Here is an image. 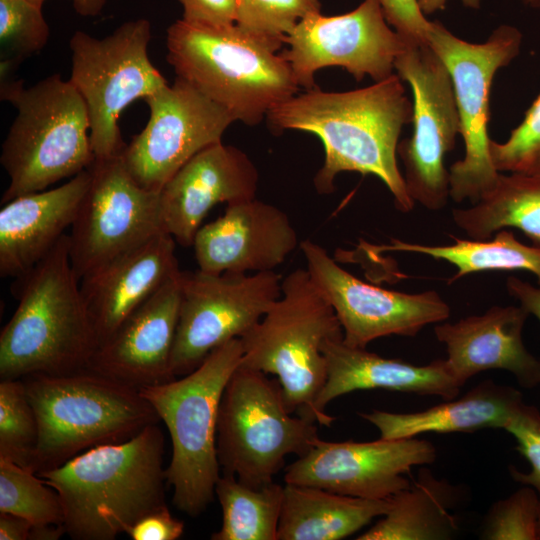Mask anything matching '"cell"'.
<instances>
[{
    "instance_id": "cell-10",
    "label": "cell",
    "mask_w": 540,
    "mask_h": 540,
    "mask_svg": "<svg viewBox=\"0 0 540 540\" xmlns=\"http://www.w3.org/2000/svg\"><path fill=\"white\" fill-rule=\"evenodd\" d=\"M522 38L516 27L501 25L484 43H470L432 21L428 44L449 71L465 143L463 159L449 169L450 197L455 202L476 203L498 180L500 172L489 151L490 89L496 72L520 53Z\"/></svg>"
},
{
    "instance_id": "cell-28",
    "label": "cell",
    "mask_w": 540,
    "mask_h": 540,
    "mask_svg": "<svg viewBox=\"0 0 540 540\" xmlns=\"http://www.w3.org/2000/svg\"><path fill=\"white\" fill-rule=\"evenodd\" d=\"M390 507L358 540H441L458 530L451 514L455 489L422 469L414 484L389 498Z\"/></svg>"
},
{
    "instance_id": "cell-27",
    "label": "cell",
    "mask_w": 540,
    "mask_h": 540,
    "mask_svg": "<svg viewBox=\"0 0 540 540\" xmlns=\"http://www.w3.org/2000/svg\"><path fill=\"white\" fill-rule=\"evenodd\" d=\"M389 507V498L365 499L285 483L277 540H340L383 516Z\"/></svg>"
},
{
    "instance_id": "cell-45",
    "label": "cell",
    "mask_w": 540,
    "mask_h": 540,
    "mask_svg": "<svg viewBox=\"0 0 540 540\" xmlns=\"http://www.w3.org/2000/svg\"><path fill=\"white\" fill-rule=\"evenodd\" d=\"M31 2L43 5L45 0H30ZM74 9L77 13L83 16H95L98 15L107 0H72Z\"/></svg>"
},
{
    "instance_id": "cell-44",
    "label": "cell",
    "mask_w": 540,
    "mask_h": 540,
    "mask_svg": "<svg viewBox=\"0 0 540 540\" xmlns=\"http://www.w3.org/2000/svg\"><path fill=\"white\" fill-rule=\"evenodd\" d=\"M63 534H66L63 525H33L29 540H57L61 538Z\"/></svg>"
},
{
    "instance_id": "cell-8",
    "label": "cell",
    "mask_w": 540,
    "mask_h": 540,
    "mask_svg": "<svg viewBox=\"0 0 540 540\" xmlns=\"http://www.w3.org/2000/svg\"><path fill=\"white\" fill-rule=\"evenodd\" d=\"M336 337L343 330L333 307L299 268L282 279L279 299L240 337V365L276 376L290 413L327 426L315 401L327 376L321 346Z\"/></svg>"
},
{
    "instance_id": "cell-46",
    "label": "cell",
    "mask_w": 540,
    "mask_h": 540,
    "mask_svg": "<svg viewBox=\"0 0 540 540\" xmlns=\"http://www.w3.org/2000/svg\"><path fill=\"white\" fill-rule=\"evenodd\" d=\"M448 0H418L419 7L423 14H432L436 11L444 10ZM482 0H461L464 6L479 9Z\"/></svg>"
},
{
    "instance_id": "cell-15",
    "label": "cell",
    "mask_w": 540,
    "mask_h": 540,
    "mask_svg": "<svg viewBox=\"0 0 540 540\" xmlns=\"http://www.w3.org/2000/svg\"><path fill=\"white\" fill-rule=\"evenodd\" d=\"M280 52L299 87H316L317 71L330 66L347 70L357 81L375 82L393 74L405 40L389 26L378 0H363L354 10L336 16L313 13L285 37Z\"/></svg>"
},
{
    "instance_id": "cell-7",
    "label": "cell",
    "mask_w": 540,
    "mask_h": 540,
    "mask_svg": "<svg viewBox=\"0 0 540 540\" xmlns=\"http://www.w3.org/2000/svg\"><path fill=\"white\" fill-rule=\"evenodd\" d=\"M242 355L241 339L235 338L180 379L139 389L168 430L167 484L173 488L174 506L190 517L202 514L215 497L222 474L216 445L219 406Z\"/></svg>"
},
{
    "instance_id": "cell-22",
    "label": "cell",
    "mask_w": 540,
    "mask_h": 540,
    "mask_svg": "<svg viewBox=\"0 0 540 540\" xmlns=\"http://www.w3.org/2000/svg\"><path fill=\"white\" fill-rule=\"evenodd\" d=\"M175 243L169 234L160 233L80 280L97 347L165 282L181 271L175 255Z\"/></svg>"
},
{
    "instance_id": "cell-4",
    "label": "cell",
    "mask_w": 540,
    "mask_h": 540,
    "mask_svg": "<svg viewBox=\"0 0 540 540\" xmlns=\"http://www.w3.org/2000/svg\"><path fill=\"white\" fill-rule=\"evenodd\" d=\"M166 44L178 78L249 126L300 88L280 53L236 24L213 27L180 19L168 28Z\"/></svg>"
},
{
    "instance_id": "cell-9",
    "label": "cell",
    "mask_w": 540,
    "mask_h": 540,
    "mask_svg": "<svg viewBox=\"0 0 540 540\" xmlns=\"http://www.w3.org/2000/svg\"><path fill=\"white\" fill-rule=\"evenodd\" d=\"M317 423L290 413L278 380L239 365L219 406L217 455L221 472L259 487L273 482L288 455H305L319 438Z\"/></svg>"
},
{
    "instance_id": "cell-33",
    "label": "cell",
    "mask_w": 540,
    "mask_h": 540,
    "mask_svg": "<svg viewBox=\"0 0 540 540\" xmlns=\"http://www.w3.org/2000/svg\"><path fill=\"white\" fill-rule=\"evenodd\" d=\"M38 422L22 379L0 381V459L32 470Z\"/></svg>"
},
{
    "instance_id": "cell-2",
    "label": "cell",
    "mask_w": 540,
    "mask_h": 540,
    "mask_svg": "<svg viewBox=\"0 0 540 540\" xmlns=\"http://www.w3.org/2000/svg\"><path fill=\"white\" fill-rule=\"evenodd\" d=\"M165 438L158 423L132 438L98 445L37 475L60 498L73 540H114L166 507Z\"/></svg>"
},
{
    "instance_id": "cell-29",
    "label": "cell",
    "mask_w": 540,
    "mask_h": 540,
    "mask_svg": "<svg viewBox=\"0 0 540 540\" xmlns=\"http://www.w3.org/2000/svg\"><path fill=\"white\" fill-rule=\"evenodd\" d=\"M452 217L470 239L487 240L511 227L540 246V176L500 173L491 191L469 208L453 209Z\"/></svg>"
},
{
    "instance_id": "cell-24",
    "label": "cell",
    "mask_w": 540,
    "mask_h": 540,
    "mask_svg": "<svg viewBox=\"0 0 540 540\" xmlns=\"http://www.w3.org/2000/svg\"><path fill=\"white\" fill-rule=\"evenodd\" d=\"M86 169L61 186L16 197L0 210V276L18 278L72 226L90 184Z\"/></svg>"
},
{
    "instance_id": "cell-36",
    "label": "cell",
    "mask_w": 540,
    "mask_h": 540,
    "mask_svg": "<svg viewBox=\"0 0 540 540\" xmlns=\"http://www.w3.org/2000/svg\"><path fill=\"white\" fill-rule=\"evenodd\" d=\"M540 496L526 485L490 509L482 532L488 540H538Z\"/></svg>"
},
{
    "instance_id": "cell-11",
    "label": "cell",
    "mask_w": 540,
    "mask_h": 540,
    "mask_svg": "<svg viewBox=\"0 0 540 540\" xmlns=\"http://www.w3.org/2000/svg\"><path fill=\"white\" fill-rule=\"evenodd\" d=\"M150 38V22L141 18L125 22L102 39L82 31L70 39L69 80L86 104L95 158L122 154L126 144L118 126L121 112L168 84L149 59Z\"/></svg>"
},
{
    "instance_id": "cell-40",
    "label": "cell",
    "mask_w": 540,
    "mask_h": 540,
    "mask_svg": "<svg viewBox=\"0 0 540 540\" xmlns=\"http://www.w3.org/2000/svg\"><path fill=\"white\" fill-rule=\"evenodd\" d=\"M183 20L200 25L222 27L236 22L237 0H179Z\"/></svg>"
},
{
    "instance_id": "cell-6",
    "label": "cell",
    "mask_w": 540,
    "mask_h": 540,
    "mask_svg": "<svg viewBox=\"0 0 540 540\" xmlns=\"http://www.w3.org/2000/svg\"><path fill=\"white\" fill-rule=\"evenodd\" d=\"M1 99L17 110L0 156L9 177L1 204L46 190L93 163L88 110L70 80L50 75L29 88L2 82Z\"/></svg>"
},
{
    "instance_id": "cell-48",
    "label": "cell",
    "mask_w": 540,
    "mask_h": 540,
    "mask_svg": "<svg viewBox=\"0 0 540 540\" xmlns=\"http://www.w3.org/2000/svg\"><path fill=\"white\" fill-rule=\"evenodd\" d=\"M538 533H539V539H540V513H539V530H538Z\"/></svg>"
},
{
    "instance_id": "cell-20",
    "label": "cell",
    "mask_w": 540,
    "mask_h": 540,
    "mask_svg": "<svg viewBox=\"0 0 540 540\" xmlns=\"http://www.w3.org/2000/svg\"><path fill=\"white\" fill-rule=\"evenodd\" d=\"M298 245L287 214L252 198L227 204L223 215L197 231L198 270L221 274L274 271Z\"/></svg>"
},
{
    "instance_id": "cell-32",
    "label": "cell",
    "mask_w": 540,
    "mask_h": 540,
    "mask_svg": "<svg viewBox=\"0 0 540 540\" xmlns=\"http://www.w3.org/2000/svg\"><path fill=\"white\" fill-rule=\"evenodd\" d=\"M0 513L20 516L33 525L64 523L57 491L35 472L5 459H0Z\"/></svg>"
},
{
    "instance_id": "cell-37",
    "label": "cell",
    "mask_w": 540,
    "mask_h": 540,
    "mask_svg": "<svg viewBox=\"0 0 540 540\" xmlns=\"http://www.w3.org/2000/svg\"><path fill=\"white\" fill-rule=\"evenodd\" d=\"M489 151L498 172L540 176V94L505 142L490 140Z\"/></svg>"
},
{
    "instance_id": "cell-26",
    "label": "cell",
    "mask_w": 540,
    "mask_h": 540,
    "mask_svg": "<svg viewBox=\"0 0 540 540\" xmlns=\"http://www.w3.org/2000/svg\"><path fill=\"white\" fill-rule=\"evenodd\" d=\"M521 393L513 387L486 380L460 399L413 413L373 410L359 413L380 432V438H413L423 433H472L485 428H502L522 403Z\"/></svg>"
},
{
    "instance_id": "cell-18",
    "label": "cell",
    "mask_w": 540,
    "mask_h": 540,
    "mask_svg": "<svg viewBox=\"0 0 540 540\" xmlns=\"http://www.w3.org/2000/svg\"><path fill=\"white\" fill-rule=\"evenodd\" d=\"M432 443L413 438L331 442L318 438L285 468L286 484L318 487L365 499H388L411 483L412 467L431 464Z\"/></svg>"
},
{
    "instance_id": "cell-34",
    "label": "cell",
    "mask_w": 540,
    "mask_h": 540,
    "mask_svg": "<svg viewBox=\"0 0 540 540\" xmlns=\"http://www.w3.org/2000/svg\"><path fill=\"white\" fill-rule=\"evenodd\" d=\"M49 27L42 6L30 0H0L1 77L47 43Z\"/></svg>"
},
{
    "instance_id": "cell-31",
    "label": "cell",
    "mask_w": 540,
    "mask_h": 540,
    "mask_svg": "<svg viewBox=\"0 0 540 540\" xmlns=\"http://www.w3.org/2000/svg\"><path fill=\"white\" fill-rule=\"evenodd\" d=\"M222 525L212 540H277L284 486L274 481L259 487L222 473L215 487Z\"/></svg>"
},
{
    "instance_id": "cell-23",
    "label": "cell",
    "mask_w": 540,
    "mask_h": 540,
    "mask_svg": "<svg viewBox=\"0 0 540 540\" xmlns=\"http://www.w3.org/2000/svg\"><path fill=\"white\" fill-rule=\"evenodd\" d=\"M529 313L520 306H493L482 315L434 328L446 347L445 362L462 387L477 373L501 369L524 388L540 385V359L524 346L522 330Z\"/></svg>"
},
{
    "instance_id": "cell-25",
    "label": "cell",
    "mask_w": 540,
    "mask_h": 540,
    "mask_svg": "<svg viewBox=\"0 0 540 540\" xmlns=\"http://www.w3.org/2000/svg\"><path fill=\"white\" fill-rule=\"evenodd\" d=\"M326 360V381L315 401V409L330 426L335 417L326 406L357 390L386 389L444 400L456 398L461 388L450 373L445 359L417 366L399 359L381 357L366 348L348 346L343 337L329 338L321 346Z\"/></svg>"
},
{
    "instance_id": "cell-12",
    "label": "cell",
    "mask_w": 540,
    "mask_h": 540,
    "mask_svg": "<svg viewBox=\"0 0 540 540\" xmlns=\"http://www.w3.org/2000/svg\"><path fill=\"white\" fill-rule=\"evenodd\" d=\"M394 68L413 95V133L397 148L406 188L414 202L440 210L450 197L444 157L454 149L461 129L452 80L429 45H407Z\"/></svg>"
},
{
    "instance_id": "cell-13",
    "label": "cell",
    "mask_w": 540,
    "mask_h": 540,
    "mask_svg": "<svg viewBox=\"0 0 540 540\" xmlns=\"http://www.w3.org/2000/svg\"><path fill=\"white\" fill-rule=\"evenodd\" d=\"M275 271L210 274L182 271L171 368L184 376L222 344L242 337L281 295Z\"/></svg>"
},
{
    "instance_id": "cell-5",
    "label": "cell",
    "mask_w": 540,
    "mask_h": 540,
    "mask_svg": "<svg viewBox=\"0 0 540 540\" xmlns=\"http://www.w3.org/2000/svg\"><path fill=\"white\" fill-rule=\"evenodd\" d=\"M22 380L38 422L32 465L36 474L81 451L126 441L160 422L138 388L89 368Z\"/></svg>"
},
{
    "instance_id": "cell-3",
    "label": "cell",
    "mask_w": 540,
    "mask_h": 540,
    "mask_svg": "<svg viewBox=\"0 0 540 540\" xmlns=\"http://www.w3.org/2000/svg\"><path fill=\"white\" fill-rule=\"evenodd\" d=\"M12 293L18 305L0 333V378L87 368L97 342L72 267L69 235L14 279Z\"/></svg>"
},
{
    "instance_id": "cell-19",
    "label": "cell",
    "mask_w": 540,
    "mask_h": 540,
    "mask_svg": "<svg viewBox=\"0 0 540 540\" xmlns=\"http://www.w3.org/2000/svg\"><path fill=\"white\" fill-rule=\"evenodd\" d=\"M258 180L256 166L239 148L222 141L205 147L159 192L164 231L181 246H192L209 211L255 198Z\"/></svg>"
},
{
    "instance_id": "cell-43",
    "label": "cell",
    "mask_w": 540,
    "mask_h": 540,
    "mask_svg": "<svg viewBox=\"0 0 540 540\" xmlns=\"http://www.w3.org/2000/svg\"><path fill=\"white\" fill-rule=\"evenodd\" d=\"M32 526L25 518L0 513V540H29Z\"/></svg>"
},
{
    "instance_id": "cell-42",
    "label": "cell",
    "mask_w": 540,
    "mask_h": 540,
    "mask_svg": "<svg viewBox=\"0 0 540 540\" xmlns=\"http://www.w3.org/2000/svg\"><path fill=\"white\" fill-rule=\"evenodd\" d=\"M508 293L520 302V305L540 321V287L510 276L506 281Z\"/></svg>"
},
{
    "instance_id": "cell-47",
    "label": "cell",
    "mask_w": 540,
    "mask_h": 540,
    "mask_svg": "<svg viewBox=\"0 0 540 540\" xmlns=\"http://www.w3.org/2000/svg\"><path fill=\"white\" fill-rule=\"evenodd\" d=\"M523 5L532 8L540 9V0H519Z\"/></svg>"
},
{
    "instance_id": "cell-17",
    "label": "cell",
    "mask_w": 540,
    "mask_h": 540,
    "mask_svg": "<svg viewBox=\"0 0 540 540\" xmlns=\"http://www.w3.org/2000/svg\"><path fill=\"white\" fill-rule=\"evenodd\" d=\"M300 248L306 269L333 307L343 330V342L366 348L390 336L413 337L426 325L449 318L450 307L434 290L408 294L363 282L331 258L321 245L304 240Z\"/></svg>"
},
{
    "instance_id": "cell-35",
    "label": "cell",
    "mask_w": 540,
    "mask_h": 540,
    "mask_svg": "<svg viewBox=\"0 0 540 540\" xmlns=\"http://www.w3.org/2000/svg\"><path fill=\"white\" fill-rule=\"evenodd\" d=\"M320 12V0H237L235 24L278 51L302 19Z\"/></svg>"
},
{
    "instance_id": "cell-16",
    "label": "cell",
    "mask_w": 540,
    "mask_h": 540,
    "mask_svg": "<svg viewBox=\"0 0 540 540\" xmlns=\"http://www.w3.org/2000/svg\"><path fill=\"white\" fill-rule=\"evenodd\" d=\"M144 100L149 120L125 146L122 159L137 183L154 192H160L196 153L220 142L235 121L222 106L178 77Z\"/></svg>"
},
{
    "instance_id": "cell-21",
    "label": "cell",
    "mask_w": 540,
    "mask_h": 540,
    "mask_svg": "<svg viewBox=\"0 0 540 540\" xmlns=\"http://www.w3.org/2000/svg\"><path fill=\"white\" fill-rule=\"evenodd\" d=\"M180 271L101 343L87 368L138 389L170 382L181 302Z\"/></svg>"
},
{
    "instance_id": "cell-39",
    "label": "cell",
    "mask_w": 540,
    "mask_h": 540,
    "mask_svg": "<svg viewBox=\"0 0 540 540\" xmlns=\"http://www.w3.org/2000/svg\"><path fill=\"white\" fill-rule=\"evenodd\" d=\"M389 25L407 45H429L432 26L421 11L418 0H378Z\"/></svg>"
},
{
    "instance_id": "cell-1",
    "label": "cell",
    "mask_w": 540,
    "mask_h": 540,
    "mask_svg": "<svg viewBox=\"0 0 540 540\" xmlns=\"http://www.w3.org/2000/svg\"><path fill=\"white\" fill-rule=\"evenodd\" d=\"M412 116L402 79L392 74L346 92H325L316 86L276 105L266 120L275 133L301 130L319 137L325 158L314 177L317 192H333L341 172L371 174L389 189L396 208L406 213L415 202L398 168L397 148L401 130Z\"/></svg>"
},
{
    "instance_id": "cell-38",
    "label": "cell",
    "mask_w": 540,
    "mask_h": 540,
    "mask_svg": "<svg viewBox=\"0 0 540 540\" xmlns=\"http://www.w3.org/2000/svg\"><path fill=\"white\" fill-rule=\"evenodd\" d=\"M504 429L516 440V449L531 464V471L524 473L510 466L511 477L533 487L540 496V412L523 402L515 410Z\"/></svg>"
},
{
    "instance_id": "cell-30",
    "label": "cell",
    "mask_w": 540,
    "mask_h": 540,
    "mask_svg": "<svg viewBox=\"0 0 540 540\" xmlns=\"http://www.w3.org/2000/svg\"><path fill=\"white\" fill-rule=\"evenodd\" d=\"M451 245H423L392 239L379 251L419 253L445 260L457 268L449 279L451 284L465 275L483 271H527L534 274L540 287V246L526 245L508 229L496 232L493 239H459L451 236Z\"/></svg>"
},
{
    "instance_id": "cell-41",
    "label": "cell",
    "mask_w": 540,
    "mask_h": 540,
    "mask_svg": "<svg viewBox=\"0 0 540 540\" xmlns=\"http://www.w3.org/2000/svg\"><path fill=\"white\" fill-rule=\"evenodd\" d=\"M183 532L184 523L173 517L166 506L138 520L126 534L132 540H177Z\"/></svg>"
},
{
    "instance_id": "cell-14",
    "label": "cell",
    "mask_w": 540,
    "mask_h": 540,
    "mask_svg": "<svg viewBox=\"0 0 540 540\" xmlns=\"http://www.w3.org/2000/svg\"><path fill=\"white\" fill-rule=\"evenodd\" d=\"M88 169L90 184L69 234L70 259L79 281L121 254L166 233L159 192L137 183L122 154L95 158Z\"/></svg>"
}]
</instances>
